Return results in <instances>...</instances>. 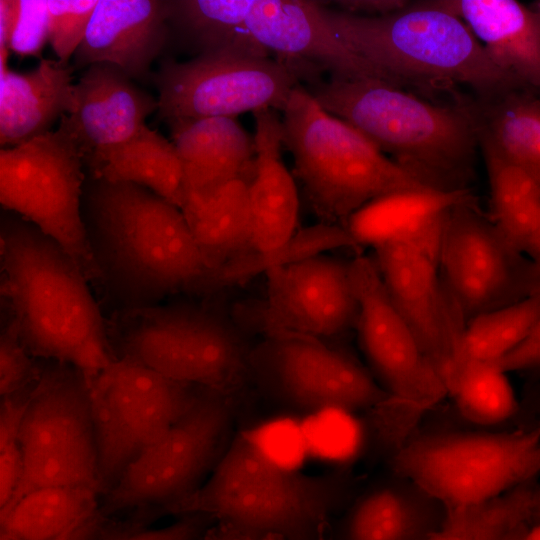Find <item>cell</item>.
I'll list each match as a JSON object with an SVG mask.
<instances>
[{"instance_id":"obj_1","label":"cell","mask_w":540,"mask_h":540,"mask_svg":"<svg viewBox=\"0 0 540 540\" xmlns=\"http://www.w3.org/2000/svg\"><path fill=\"white\" fill-rule=\"evenodd\" d=\"M82 213L103 284L126 308L210 291L212 270L182 211L153 191L91 176Z\"/></svg>"},{"instance_id":"obj_2","label":"cell","mask_w":540,"mask_h":540,"mask_svg":"<svg viewBox=\"0 0 540 540\" xmlns=\"http://www.w3.org/2000/svg\"><path fill=\"white\" fill-rule=\"evenodd\" d=\"M0 265L6 319L35 358L68 364L86 378L116 358L79 267L54 239L12 212L1 217Z\"/></svg>"},{"instance_id":"obj_3","label":"cell","mask_w":540,"mask_h":540,"mask_svg":"<svg viewBox=\"0 0 540 540\" xmlns=\"http://www.w3.org/2000/svg\"><path fill=\"white\" fill-rule=\"evenodd\" d=\"M308 91L427 187L467 189L479 144L480 122L472 113L427 102L377 78L317 80Z\"/></svg>"},{"instance_id":"obj_4","label":"cell","mask_w":540,"mask_h":540,"mask_svg":"<svg viewBox=\"0 0 540 540\" xmlns=\"http://www.w3.org/2000/svg\"><path fill=\"white\" fill-rule=\"evenodd\" d=\"M319 6L333 33L400 87L460 83L490 100L524 87L491 60L463 20L433 1L376 17Z\"/></svg>"},{"instance_id":"obj_5","label":"cell","mask_w":540,"mask_h":540,"mask_svg":"<svg viewBox=\"0 0 540 540\" xmlns=\"http://www.w3.org/2000/svg\"><path fill=\"white\" fill-rule=\"evenodd\" d=\"M346 490L341 474L312 475L269 463L237 431L205 482L167 511L213 516L256 538H322L324 521Z\"/></svg>"},{"instance_id":"obj_6","label":"cell","mask_w":540,"mask_h":540,"mask_svg":"<svg viewBox=\"0 0 540 540\" xmlns=\"http://www.w3.org/2000/svg\"><path fill=\"white\" fill-rule=\"evenodd\" d=\"M283 145L320 222L344 224L369 202L406 190L432 189L387 158L353 126L294 87L282 110Z\"/></svg>"},{"instance_id":"obj_7","label":"cell","mask_w":540,"mask_h":540,"mask_svg":"<svg viewBox=\"0 0 540 540\" xmlns=\"http://www.w3.org/2000/svg\"><path fill=\"white\" fill-rule=\"evenodd\" d=\"M108 334L115 357L225 394L233 395L250 366V354L234 325L203 306L126 308Z\"/></svg>"},{"instance_id":"obj_8","label":"cell","mask_w":540,"mask_h":540,"mask_svg":"<svg viewBox=\"0 0 540 540\" xmlns=\"http://www.w3.org/2000/svg\"><path fill=\"white\" fill-rule=\"evenodd\" d=\"M391 469L448 509L491 501L540 474V430H447L408 437Z\"/></svg>"},{"instance_id":"obj_9","label":"cell","mask_w":540,"mask_h":540,"mask_svg":"<svg viewBox=\"0 0 540 540\" xmlns=\"http://www.w3.org/2000/svg\"><path fill=\"white\" fill-rule=\"evenodd\" d=\"M83 150L67 114L55 131L0 150V202L54 239L89 282L103 284L82 213Z\"/></svg>"},{"instance_id":"obj_10","label":"cell","mask_w":540,"mask_h":540,"mask_svg":"<svg viewBox=\"0 0 540 540\" xmlns=\"http://www.w3.org/2000/svg\"><path fill=\"white\" fill-rule=\"evenodd\" d=\"M296 71L249 34L225 47L178 62L161 60L153 72L158 115L167 123L233 117L264 108L283 110L299 84Z\"/></svg>"},{"instance_id":"obj_11","label":"cell","mask_w":540,"mask_h":540,"mask_svg":"<svg viewBox=\"0 0 540 540\" xmlns=\"http://www.w3.org/2000/svg\"><path fill=\"white\" fill-rule=\"evenodd\" d=\"M86 379L101 495L168 432L204 389L169 379L125 357H116Z\"/></svg>"},{"instance_id":"obj_12","label":"cell","mask_w":540,"mask_h":540,"mask_svg":"<svg viewBox=\"0 0 540 540\" xmlns=\"http://www.w3.org/2000/svg\"><path fill=\"white\" fill-rule=\"evenodd\" d=\"M18 442L23 474L7 507L42 487L87 486L100 492L89 387L80 370L55 361L42 366Z\"/></svg>"},{"instance_id":"obj_13","label":"cell","mask_w":540,"mask_h":540,"mask_svg":"<svg viewBox=\"0 0 540 540\" xmlns=\"http://www.w3.org/2000/svg\"><path fill=\"white\" fill-rule=\"evenodd\" d=\"M233 395L203 389L189 410L132 462L104 496L107 512L171 506L212 473L234 434Z\"/></svg>"},{"instance_id":"obj_14","label":"cell","mask_w":540,"mask_h":540,"mask_svg":"<svg viewBox=\"0 0 540 540\" xmlns=\"http://www.w3.org/2000/svg\"><path fill=\"white\" fill-rule=\"evenodd\" d=\"M439 272L465 324L540 289V268L509 244L475 201L449 210Z\"/></svg>"},{"instance_id":"obj_15","label":"cell","mask_w":540,"mask_h":540,"mask_svg":"<svg viewBox=\"0 0 540 540\" xmlns=\"http://www.w3.org/2000/svg\"><path fill=\"white\" fill-rule=\"evenodd\" d=\"M270 395L294 414L325 407L375 410L392 399L354 357L327 341L269 338L250 366Z\"/></svg>"},{"instance_id":"obj_16","label":"cell","mask_w":540,"mask_h":540,"mask_svg":"<svg viewBox=\"0 0 540 540\" xmlns=\"http://www.w3.org/2000/svg\"><path fill=\"white\" fill-rule=\"evenodd\" d=\"M351 270L359 341L380 385L415 411L438 404L448 396L445 381L390 298L374 260L360 255Z\"/></svg>"},{"instance_id":"obj_17","label":"cell","mask_w":540,"mask_h":540,"mask_svg":"<svg viewBox=\"0 0 540 540\" xmlns=\"http://www.w3.org/2000/svg\"><path fill=\"white\" fill-rule=\"evenodd\" d=\"M256 321L268 338L327 341L356 325L358 300L351 261L320 254L272 269Z\"/></svg>"},{"instance_id":"obj_18","label":"cell","mask_w":540,"mask_h":540,"mask_svg":"<svg viewBox=\"0 0 540 540\" xmlns=\"http://www.w3.org/2000/svg\"><path fill=\"white\" fill-rule=\"evenodd\" d=\"M374 249L384 286L445 384L460 358L465 322L453 306L439 272L440 250L415 237Z\"/></svg>"},{"instance_id":"obj_19","label":"cell","mask_w":540,"mask_h":540,"mask_svg":"<svg viewBox=\"0 0 540 540\" xmlns=\"http://www.w3.org/2000/svg\"><path fill=\"white\" fill-rule=\"evenodd\" d=\"M244 28L267 52L277 54L308 81L322 69L332 79L377 78L396 85L333 33L319 1L254 0Z\"/></svg>"},{"instance_id":"obj_20","label":"cell","mask_w":540,"mask_h":540,"mask_svg":"<svg viewBox=\"0 0 540 540\" xmlns=\"http://www.w3.org/2000/svg\"><path fill=\"white\" fill-rule=\"evenodd\" d=\"M171 8L172 1L163 0H98L74 69L109 63L136 82H151V66L171 35Z\"/></svg>"},{"instance_id":"obj_21","label":"cell","mask_w":540,"mask_h":540,"mask_svg":"<svg viewBox=\"0 0 540 540\" xmlns=\"http://www.w3.org/2000/svg\"><path fill=\"white\" fill-rule=\"evenodd\" d=\"M74 94L75 108L67 118L84 158L128 140L158 110L157 98L109 63L85 68Z\"/></svg>"},{"instance_id":"obj_22","label":"cell","mask_w":540,"mask_h":540,"mask_svg":"<svg viewBox=\"0 0 540 540\" xmlns=\"http://www.w3.org/2000/svg\"><path fill=\"white\" fill-rule=\"evenodd\" d=\"M448 512L420 485L392 471L351 501L338 540H428L442 527Z\"/></svg>"},{"instance_id":"obj_23","label":"cell","mask_w":540,"mask_h":540,"mask_svg":"<svg viewBox=\"0 0 540 540\" xmlns=\"http://www.w3.org/2000/svg\"><path fill=\"white\" fill-rule=\"evenodd\" d=\"M255 159L249 184L252 251L286 242L297 230L299 197L293 176L281 160L282 119L276 110L253 112Z\"/></svg>"},{"instance_id":"obj_24","label":"cell","mask_w":540,"mask_h":540,"mask_svg":"<svg viewBox=\"0 0 540 540\" xmlns=\"http://www.w3.org/2000/svg\"><path fill=\"white\" fill-rule=\"evenodd\" d=\"M469 27L491 60L540 91V12L515 0H436Z\"/></svg>"},{"instance_id":"obj_25","label":"cell","mask_w":540,"mask_h":540,"mask_svg":"<svg viewBox=\"0 0 540 540\" xmlns=\"http://www.w3.org/2000/svg\"><path fill=\"white\" fill-rule=\"evenodd\" d=\"M74 67L41 59L28 72L0 64V143L13 147L50 132L75 108Z\"/></svg>"},{"instance_id":"obj_26","label":"cell","mask_w":540,"mask_h":540,"mask_svg":"<svg viewBox=\"0 0 540 540\" xmlns=\"http://www.w3.org/2000/svg\"><path fill=\"white\" fill-rule=\"evenodd\" d=\"M179 155L185 192L212 190L253 169L254 139L233 117L168 123Z\"/></svg>"},{"instance_id":"obj_27","label":"cell","mask_w":540,"mask_h":540,"mask_svg":"<svg viewBox=\"0 0 540 540\" xmlns=\"http://www.w3.org/2000/svg\"><path fill=\"white\" fill-rule=\"evenodd\" d=\"M252 174L253 169L212 190L183 195L180 210L213 274L231 260L252 251L249 204Z\"/></svg>"},{"instance_id":"obj_28","label":"cell","mask_w":540,"mask_h":540,"mask_svg":"<svg viewBox=\"0 0 540 540\" xmlns=\"http://www.w3.org/2000/svg\"><path fill=\"white\" fill-rule=\"evenodd\" d=\"M490 186V219L509 244L540 268V184L509 161L479 126Z\"/></svg>"},{"instance_id":"obj_29","label":"cell","mask_w":540,"mask_h":540,"mask_svg":"<svg viewBox=\"0 0 540 540\" xmlns=\"http://www.w3.org/2000/svg\"><path fill=\"white\" fill-rule=\"evenodd\" d=\"M84 163L92 177L143 186L181 207L184 180L176 147L147 125L122 143L90 153Z\"/></svg>"},{"instance_id":"obj_30","label":"cell","mask_w":540,"mask_h":540,"mask_svg":"<svg viewBox=\"0 0 540 540\" xmlns=\"http://www.w3.org/2000/svg\"><path fill=\"white\" fill-rule=\"evenodd\" d=\"M100 495L87 486L34 489L1 511V534L11 540H76L94 518Z\"/></svg>"},{"instance_id":"obj_31","label":"cell","mask_w":540,"mask_h":540,"mask_svg":"<svg viewBox=\"0 0 540 540\" xmlns=\"http://www.w3.org/2000/svg\"><path fill=\"white\" fill-rule=\"evenodd\" d=\"M474 201L468 189L399 191L369 202L349 217L345 227L359 246L375 248L406 237L456 205Z\"/></svg>"},{"instance_id":"obj_32","label":"cell","mask_w":540,"mask_h":540,"mask_svg":"<svg viewBox=\"0 0 540 540\" xmlns=\"http://www.w3.org/2000/svg\"><path fill=\"white\" fill-rule=\"evenodd\" d=\"M508 374L495 363L461 358L446 379L448 395L468 421L481 426L503 423L518 408Z\"/></svg>"},{"instance_id":"obj_33","label":"cell","mask_w":540,"mask_h":540,"mask_svg":"<svg viewBox=\"0 0 540 540\" xmlns=\"http://www.w3.org/2000/svg\"><path fill=\"white\" fill-rule=\"evenodd\" d=\"M345 247H359L346 227L320 222L297 230L286 242L273 249L250 251L226 263L213 274L211 291Z\"/></svg>"},{"instance_id":"obj_34","label":"cell","mask_w":540,"mask_h":540,"mask_svg":"<svg viewBox=\"0 0 540 540\" xmlns=\"http://www.w3.org/2000/svg\"><path fill=\"white\" fill-rule=\"evenodd\" d=\"M489 108L481 126L509 161L540 184V99L515 91Z\"/></svg>"},{"instance_id":"obj_35","label":"cell","mask_w":540,"mask_h":540,"mask_svg":"<svg viewBox=\"0 0 540 540\" xmlns=\"http://www.w3.org/2000/svg\"><path fill=\"white\" fill-rule=\"evenodd\" d=\"M537 491L531 482L491 501L449 509L442 527L428 540H501L527 524L537 511Z\"/></svg>"},{"instance_id":"obj_36","label":"cell","mask_w":540,"mask_h":540,"mask_svg":"<svg viewBox=\"0 0 540 540\" xmlns=\"http://www.w3.org/2000/svg\"><path fill=\"white\" fill-rule=\"evenodd\" d=\"M254 0L172 1L170 32L175 30L199 54L242 39Z\"/></svg>"},{"instance_id":"obj_37","label":"cell","mask_w":540,"mask_h":540,"mask_svg":"<svg viewBox=\"0 0 540 540\" xmlns=\"http://www.w3.org/2000/svg\"><path fill=\"white\" fill-rule=\"evenodd\" d=\"M539 320L540 289L517 302L478 315L465 326L459 359L497 363L527 337Z\"/></svg>"},{"instance_id":"obj_38","label":"cell","mask_w":540,"mask_h":540,"mask_svg":"<svg viewBox=\"0 0 540 540\" xmlns=\"http://www.w3.org/2000/svg\"><path fill=\"white\" fill-rule=\"evenodd\" d=\"M300 416L309 459L344 467L358 459L368 440V428L359 412L325 407Z\"/></svg>"},{"instance_id":"obj_39","label":"cell","mask_w":540,"mask_h":540,"mask_svg":"<svg viewBox=\"0 0 540 540\" xmlns=\"http://www.w3.org/2000/svg\"><path fill=\"white\" fill-rule=\"evenodd\" d=\"M238 432L262 458L279 468L301 471L310 460L298 414L271 416Z\"/></svg>"},{"instance_id":"obj_40","label":"cell","mask_w":540,"mask_h":540,"mask_svg":"<svg viewBox=\"0 0 540 540\" xmlns=\"http://www.w3.org/2000/svg\"><path fill=\"white\" fill-rule=\"evenodd\" d=\"M97 2L96 0L47 1L48 42L59 61L70 63L85 36Z\"/></svg>"},{"instance_id":"obj_41","label":"cell","mask_w":540,"mask_h":540,"mask_svg":"<svg viewBox=\"0 0 540 540\" xmlns=\"http://www.w3.org/2000/svg\"><path fill=\"white\" fill-rule=\"evenodd\" d=\"M42 366L28 351L12 322L5 319L0 335V394H13L35 383Z\"/></svg>"},{"instance_id":"obj_42","label":"cell","mask_w":540,"mask_h":540,"mask_svg":"<svg viewBox=\"0 0 540 540\" xmlns=\"http://www.w3.org/2000/svg\"><path fill=\"white\" fill-rule=\"evenodd\" d=\"M47 1L18 0L9 51L21 57H40L49 38Z\"/></svg>"},{"instance_id":"obj_43","label":"cell","mask_w":540,"mask_h":540,"mask_svg":"<svg viewBox=\"0 0 540 540\" xmlns=\"http://www.w3.org/2000/svg\"><path fill=\"white\" fill-rule=\"evenodd\" d=\"M207 517L210 516L186 514L182 519L164 527L128 531L105 540H197Z\"/></svg>"},{"instance_id":"obj_44","label":"cell","mask_w":540,"mask_h":540,"mask_svg":"<svg viewBox=\"0 0 540 540\" xmlns=\"http://www.w3.org/2000/svg\"><path fill=\"white\" fill-rule=\"evenodd\" d=\"M495 364L507 373L540 368V320L513 351Z\"/></svg>"},{"instance_id":"obj_45","label":"cell","mask_w":540,"mask_h":540,"mask_svg":"<svg viewBox=\"0 0 540 540\" xmlns=\"http://www.w3.org/2000/svg\"><path fill=\"white\" fill-rule=\"evenodd\" d=\"M337 10L359 16H384L409 5L403 0H341L334 1Z\"/></svg>"},{"instance_id":"obj_46","label":"cell","mask_w":540,"mask_h":540,"mask_svg":"<svg viewBox=\"0 0 540 540\" xmlns=\"http://www.w3.org/2000/svg\"><path fill=\"white\" fill-rule=\"evenodd\" d=\"M17 11V1H0V64H7L9 42Z\"/></svg>"},{"instance_id":"obj_47","label":"cell","mask_w":540,"mask_h":540,"mask_svg":"<svg viewBox=\"0 0 540 540\" xmlns=\"http://www.w3.org/2000/svg\"><path fill=\"white\" fill-rule=\"evenodd\" d=\"M204 540H260V538L244 534L236 529L222 524L219 528L209 532Z\"/></svg>"},{"instance_id":"obj_48","label":"cell","mask_w":540,"mask_h":540,"mask_svg":"<svg viewBox=\"0 0 540 540\" xmlns=\"http://www.w3.org/2000/svg\"><path fill=\"white\" fill-rule=\"evenodd\" d=\"M526 528H527V524H522L520 526H517L512 531H510L507 535H505L501 540H524V534H525Z\"/></svg>"},{"instance_id":"obj_49","label":"cell","mask_w":540,"mask_h":540,"mask_svg":"<svg viewBox=\"0 0 540 540\" xmlns=\"http://www.w3.org/2000/svg\"><path fill=\"white\" fill-rule=\"evenodd\" d=\"M524 540H540V524L532 528H526Z\"/></svg>"},{"instance_id":"obj_50","label":"cell","mask_w":540,"mask_h":540,"mask_svg":"<svg viewBox=\"0 0 540 540\" xmlns=\"http://www.w3.org/2000/svg\"><path fill=\"white\" fill-rule=\"evenodd\" d=\"M260 540H287V539L283 537H279V536H266V537L260 538Z\"/></svg>"},{"instance_id":"obj_51","label":"cell","mask_w":540,"mask_h":540,"mask_svg":"<svg viewBox=\"0 0 540 540\" xmlns=\"http://www.w3.org/2000/svg\"><path fill=\"white\" fill-rule=\"evenodd\" d=\"M537 511L540 512V491H537Z\"/></svg>"},{"instance_id":"obj_52","label":"cell","mask_w":540,"mask_h":540,"mask_svg":"<svg viewBox=\"0 0 540 540\" xmlns=\"http://www.w3.org/2000/svg\"><path fill=\"white\" fill-rule=\"evenodd\" d=\"M533 6L540 12V1H537Z\"/></svg>"},{"instance_id":"obj_53","label":"cell","mask_w":540,"mask_h":540,"mask_svg":"<svg viewBox=\"0 0 540 540\" xmlns=\"http://www.w3.org/2000/svg\"><path fill=\"white\" fill-rule=\"evenodd\" d=\"M0 540H11V539L5 536L4 534H1Z\"/></svg>"}]
</instances>
